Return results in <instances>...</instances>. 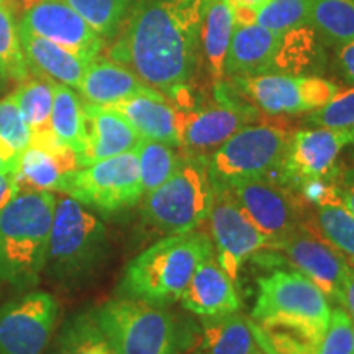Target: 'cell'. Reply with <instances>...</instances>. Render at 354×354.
<instances>
[{
    "label": "cell",
    "mask_w": 354,
    "mask_h": 354,
    "mask_svg": "<svg viewBox=\"0 0 354 354\" xmlns=\"http://www.w3.org/2000/svg\"><path fill=\"white\" fill-rule=\"evenodd\" d=\"M351 146H353V151H354V138H353V141H351Z\"/></svg>",
    "instance_id": "cell-47"
},
{
    "label": "cell",
    "mask_w": 354,
    "mask_h": 354,
    "mask_svg": "<svg viewBox=\"0 0 354 354\" xmlns=\"http://www.w3.org/2000/svg\"><path fill=\"white\" fill-rule=\"evenodd\" d=\"M353 138L354 130L312 127L294 131L277 171V180L281 179L295 192L313 180H335L339 154Z\"/></svg>",
    "instance_id": "cell-12"
},
{
    "label": "cell",
    "mask_w": 354,
    "mask_h": 354,
    "mask_svg": "<svg viewBox=\"0 0 354 354\" xmlns=\"http://www.w3.org/2000/svg\"><path fill=\"white\" fill-rule=\"evenodd\" d=\"M84 115L86 148L77 159L79 167L133 151L141 141L135 128L117 110L84 102Z\"/></svg>",
    "instance_id": "cell-18"
},
{
    "label": "cell",
    "mask_w": 354,
    "mask_h": 354,
    "mask_svg": "<svg viewBox=\"0 0 354 354\" xmlns=\"http://www.w3.org/2000/svg\"><path fill=\"white\" fill-rule=\"evenodd\" d=\"M55 354H117L100 330L94 313H81L66 323Z\"/></svg>",
    "instance_id": "cell-30"
},
{
    "label": "cell",
    "mask_w": 354,
    "mask_h": 354,
    "mask_svg": "<svg viewBox=\"0 0 354 354\" xmlns=\"http://www.w3.org/2000/svg\"><path fill=\"white\" fill-rule=\"evenodd\" d=\"M141 201L145 221L159 233L183 234L205 223L214 201L205 154L183 151L174 174Z\"/></svg>",
    "instance_id": "cell-5"
},
{
    "label": "cell",
    "mask_w": 354,
    "mask_h": 354,
    "mask_svg": "<svg viewBox=\"0 0 354 354\" xmlns=\"http://www.w3.org/2000/svg\"><path fill=\"white\" fill-rule=\"evenodd\" d=\"M207 6L209 0H133L107 57L169 99L196 74Z\"/></svg>",
    "instance_id": "cell-1"
},
{
    "label": "cell",
    "mask_w": 354,
    "mask_h": 354,
    "mask_svg": "<svg viewBox=\"0 0 354 354\" xmlns=\"http://www.w3.org/2000/svg\"><path fill=\"white\" fill-rule=\"evenodd\" d=\"M214 253V241L205 233L167 234L128 263L122 297L166 307L180 299L202 261Z\"/></svg>",
    "instance_id": "cell-3"
},
{
    "label": "cell",
    "mask_w": 354,
    "mask_h": 354,
    "mask_svg": "<svg viewBox=\"0 0 354 354\" xmlns=\"http://www.w3.org/2000/svg\"><path fill=\"white\" fill-rule=\"evenodd\" d=\"M313 354H354V325L346 308H331L330 325Z\"/></svg>",
    "instance_id": "cell-38"
},
{
    "label": "cell",
    "mask_w": 354,
    "mask_h": 354,
    "mask_svg": "<svg viewBox=\"0 0 354 354\" xmlns=\"http://www.w3.org/2000/svg\"><path fill=\"white\" fill-rule=\"evenodd\" d=\"M233 26V8L228 0H209L198 37V61L209 73L214 86L225 81V59Z\"/></svg>",
    "instance_id": "cell-24"
},
{
    "label": "cell",
    "mask_w": 354,
    "mask_h": 354,
    "mask_svg": "<svg viewBox=\"0 0 354 354\" xmlns=\"http://www.w3.org/2000/svg\"><path fill=\"white\" fill-rule=\"evenodd\" d=\"M92 313L117 354H179V331L165 305L120 297Z\"/></svg>",
    "instance_id": "cell-6"
},
{
    "label": "cell",
    "mask_w": 354,
    "mask_h": 354,
    "mask_svg": "<svg viewBox=\"0 0 354 354\" xmlns=\"http://www.w3.org/2000/svg\"><path fill=\"white\" fill-rule=\"evenodd\" d=\"M102 38L113 39L133 0H64Z\"/></svg>",
    "instance_id": "cell-36"
},
{
    "label": "cell",
    "mask_w": 354,
    "mask_h": 354,
    "mask_svg": "<svg viewBox=\"0 0 354 354\" xmlns=\"http://www.w3.org/2000/svg\"><path fill=\"white\" fill-rule=\"evenodd\" d=\"M315 223L318 233L339 251L349 263H354V215L343 203L326 201L315 205Z\"/></svg>",
    "instance_id": "cell-32"
},
{
    "label": "cell",
    "mask_w": 354,
    "mask_h": 354,
    "mask_svg": "<svg viewBox=\"0 0 354 354\" xmlns=\"http://www.w3.org/2000/svg\"><path fill=\"white\" fill-rule=\"evenodd\" d=\"M308 25L326 46L354 41V0H312Z\"/></svg>",
    "instance_id": "cell-29"
},
{
    "label": "cell",
    "mask_w": 354,
    "mask_h": 354,
    "mask_svg": "<svg viewBox=\"0 0 354 354\" xmlns=\"http://www.w3.org/2000/svg\"><path fill=\"white\" fill-rule=\"evenodd\" d=\"M19 37L30 74L79 88L91 61L20 26Z\"/></svg>",
    "instance_id": "cell-21"
},
{
    "label": "cell",
    "mask_w": 354,
    "mask_h": 354,
    "mask_svg": "<svg viewBox=\"0 0 354 354\" xmlns=\"http://www.w3.org/2000/svg\"><path fill=\"white\" fill-rule=\"evenodd\" d=\"M353 317V315H351ZM353 325H354V317H353Z\"/></svg>",
    "instance_id": "cell-48"
},
{
    "label": "cell",
    "mask_w": 354,
    "mask_h": 354,
    "mask_svg": "<svg viewBox=\"0 0 354 354\" xmlns=\"http://www.w3.org/2000/svg\"><path fill=\"white\" fill-rule=\"evenodd\" d=\"M216 102L209 107L179 110L180 149L209 154L243 127L254 123L259 110L238 97L227 82L214 86Z\"/></svg>",
    "instance_id": "cell-11"
},
{
    "label": "cell",
    "mask_w": 354,
    "mask_h": 354,
    "mask_svg": "<svg viewBox=\"0 0 354 354\" xmlns=\"http://www.w3.org/2000/svg\"><path fill=\"white\" fill-rule=\"evenodd\" d=\"M30 130L12 94L0 99V159L19 169L20 154L28 148Z\"/></svg>",
    "instance_id": "cell-34"
},
{
    "label": "cell",
    "mask_w": 354,
    "mask_h": 354,
    "mask_svg": "<svg viewBox=\"0 0 354 354\" xmlns=\"http://www.w3.org/2000/svg\"><path fill=\"white\" fill-rule=\"evenodd\" d=\"M336 196L344 209L354 215V169L343 177L342 183L336 184Z\"/></svg>",
    "instance_id": "cell-41"
},
{
    "label": "cell",
    "mask_w": 354,
    "mask_h": 354,
    "mask_svg": "<svg viewBox=\"0 0 354 354\" xmlns=\"http://www.w3.org/2000/svg\"><path fill=\"white\" fill-rule=\"evenodd\" d=\"M335 69L344 82L354 86V41L335 48Z\"/></svg>",
    "instance_id": "cell-39"
},
{
    "label": "cell",
    "mask_w": 354,
    "mask_h": 354,
    "mask_svg": "<svg viewBox=\"0 0 354 354\" xmlns=\"http://www.w3.org/2000/svg\"><path fill=\"white\" fill-rule=\"evenodd\" d=\"M87 104L109 105L143 94H156V88L146 86L141 79L120 63L97 56L87 66L77 88Z\"/></svg>",
    "instance_id": "cell-22"
},
{
    "label": "cell",
    "mask_w": 354,
    "mask_h": 354,
    "mask_svg": "<svg viewBox=\"0 0 354 354\" xmlns=\"http://www.w3.org/2000/svg\"><path fill=\"white\" fill-rule=\"evenodd\" d=\"M245 215L274 246L310 223L305 201L271 177H253L225 185Z\"/></svg>",
    "instance_id": "cell-10"
},
{
    "label": "cell",
    "mask_w": 354,
    "mask_h": 354,
    "mask_svg": "<svg viewBox=\"0 0 354 354\" xmlns=\"http://www.w3.org/2000/svg\"><path fill=\"white\" fill-rule=\"evenodd\" d=\"M207 220L216 261L233 282L238 281L243 264L251 256L263 250L272 251L271 240L254 227L225 185L214 184V201Z\"/></svg>",
    "instance_id": "cell-13"
},
{
    "label": "cell",
    "mask_w": 354,
    "mask_h": 354,
    "mask_svg": "<svg viewBox=\"0 0 354 354\" xmlns=\"http://www.w3.org/2000/svg\"><path fill=\"white\" fill-rule=\"evenodd\" d=\"M225 82L238 97L271 117L310 113L339 92L328 79L300 74H259L225 79Z\"/></svg>",
    "instance_id": "cell-9"
},
{
    "label": "cell",
    "mask_w": 354,
    "mask_h": 354,
    "mask_svg": "<svg viewBox=\"0 0 354 354\" xmlns=\"http://www.w3.org/2000/svg\"><path fill=\"white\" fill-rule=\"evenodd\" d=\"M57 302L46 292H26L0 307V354H43L57 320Z\"/></svg>",
    "instance_id": "cell-14"
},
{
    "label": "cell",
    "mask_w": 354,
    "mask_h": 354,
    "mask_svg": "<svg viewBox=\"0 0 354 354\" xmlns=\"http://www.w3.org/2000/svg\"><path fill=\"white\" fill-rule=\"evenodd\" d=\"M109 107L117 110L141 138L180 148L179 110L161 92L130 97Z\"/></svg>",
    "instance_id": "cell-20"
},
{
    "label": "cell",
    "mask_w": 354,
    "mask_h": 354,
    "mask_svg": "<svg viewBox=\"0 0 354 354\" xmlns=\"http://www.w3.org/2000/svg\"><path fill=\"white\" fill-rule=\"evenodd\" d=\"M56 190L87 209L104 214L133 207L143 197L136 151L133 149L66 172Z\"/></svg>",
    "instance_id": "cell-8"
},
{
    "label": "cell",
    "mask_w": 354,
    "mask_h": 354,
    "mask_svg": "<svg viewBox=\"0 0 354 354\" xmlns=\"http://www.w3.org/2000/svg\"><path fill=\"white\" fill-rule=\"evenodd\" d=\"M310 6L312 0H263L253 7V19L256 25L282 35L308 25Z\"/></svg>",
    "instance_id": "cell-35"
},
{
    "label": "cell",
    "mask_w": 354,
    "mask_h": 354,
    "mask_svg": "<svg viewBox=\"0 0 354 354\" xmlns=\"http://www.w3.org/2000/svg\"><path fill=\"white\" fill-rule=\"evenodd\" d=\"M290 128L281 123H251L205 154L210 179L230 185L253 177H271L279 171L289 146Z\"/></svg>",
    "instance_id": "cell-7"
},
{
    "label": "cell",
    "mask_w": 354,
    "mask_h": 354,
    "mask_svg": "<svg viewBox=\"0 0 354 354\" xmlns=\"http://www.w3.org/2000/svg\"><path fill=\"white\" fill-rule=\"evenodd\" d=\"M176 148L177 146L161 143V141L141 138L135 151L138 156L143 196L165 184L179 167L183 161V153H177Z\"/></svg>",
    "instance_id": "cell-31"
},
{
    "label": "cell",
    "mask_w": 354,
    "mask_h": 354,
    "mask_svg": "<svg viewBox=\"0 0 354 354\" xmlns=\"http://www.w3.org/2000/svg\"><path fill=\"white\" fill-rule=\"evenodd\" d=\"M0 71L8 81L24 82L30 77L15 21V2H0Z\"/></svg>",
    "instance_id": "cell-33"
},
{
    "label": "cell",
    "mask_w": 354,
    "mask_h": 354,
    "mask_svg": "<svg viewBox=\"0 0 354 354\" xmlns=\"http://www.w3.org/2000/svg\"><path fill=\"white\" fill-rule=\"evenodd\" d=\"M77 167V156L73 149L48 151L28 145V148L20 154L17 169L20 192L24 187L26 190H56L61 177Z\"/></svg>",
    "instance_id": "cell-25"
},
{
    "label": "cell",
    "mask_w": 354,
    "mask_h": 354,
    "mask_svg": "<svg viewBox=\"0 0 354 354\" xmlns=\"http://www.w3.org/2000/svg\"><path fill=\"white\" fill-rule=\"evenodd\" d=\"M8 172H17V171L12 169L10 166L6 165V162H3L2 159H0V174H8Z\"/></svg>",
    "instance_id": "cell-46"
},
{
    "label": "cell",
    "mask_w": 354,
    "mask_h": 354,
    "mask_svg": "<svg viewBox=\"0 0 354 354\" xmlns=\"http://www.w3.org/2000/svg\"><path fill=\"white\" fill-rule=\"evenodd\" d=\"M323 57H325L323 43L315 30L310 25L297 26V28L281 35L271 74L308 76L304 73L322 69Z\"/></svg>",
    "instance_id": "cell-26"
},
{
    "label": "cell",
    "mask_w": 354,
    "mask_h": 354,
    "mask_svg": "<svg viewBox=\"0 0 354 354\" xmlns=\"http://www.w3.org/2000/svg\"><path fill=\"white\" fill-rule=\"evenodd\" d=\"M56 197L51 190H24L0 212V284L30 289L46 268Z\"/></svg>",
    "instance_id": "cell-2"
},
{
    "label": "cell",
    "mask_w": 354,
    "mask_h": 354,
    "mask_svg": "<svg viewBox=\"0 0 354 354\" xmlns=\"http://www.w3.org/2000/svg\"><path fill=\"white\" fill-rule=\"evenodd\" d=\"M281 35L261 25H234L225 59V79L271 74Z\"/></svg>",
    "instance_id": "cell-19"
},
{
    "label": "cell",
    "mask_w": 354,
    "mask_h": 354,
    "mask_svg": "<svg viewBox=\"0 0 354 354\" xmlns=\"http://www.w3.org/2000/svg\"><path fill=\"white\" fill-rule=\"evenodd\" d=\"M19 26L88 61L105 46V39L64 0H39L24 8Z\"/></svg>",
    "instance_id": "cell-16"
},
{
    "label": "cell",
    "mask_w": 354,
    "mask_h": 354,
    "mask_svg": "<svg viewBox=\"0 0 354 354\" xmlns=\"http://www.w3.org/2000/svg\"><path fill=\"white\" fill-rule=\"evenodd\" d=\"M307 127L331 128V130H354V87L339 91L333 99L305 118Z\"/></svg>",
    "instance_id": "cell-37"
},
{
    "label": "cell",
    "mask_w": 354,
    "mask_h": 354,
    "mask_svg": "<svg viewBox=\"0 0 354 354\" xmlns=\"http://www.w3.org/2000/svg\"><path fill=\"white\" fill-rule=\"evenodd\" d=\"M230 6L236 7V6H246V7H256L259 6L263 0H228Z\"/></svg>",
    "instance_id": "cell-43"
},
{
    "label": "cell",
    "mask_w": 354,
    "mask_h": 354,
    "mask_svg": "<svg viewBox=\"0 0 354 354\" xmlns=\"http://www.w3.org/2000/svg\"><path fill=\"white\" fill-rule=\"evenodd\" d=\"M179 300L185 310L201 318L232 315L241 308L236 286L221 269L215 253L202 261Z\"/></svg>",
    "instance_id": "cell-17"
},
{
    "label": "cell",
    "mask_w": 354,
    "mask_h": 354,
    "mask_svg": "<svg viewBox=\"0 0 354 354\" xmlns=\"http://www.w3.org/2000/svg\"><path fill=\"white\" fill-rule=\"evenodd\" d=\"M13 2H15V3H20V6H21V10H24V8L30 7V6H33V3L39 2V0H13Z\"/></svg>",
    "instance_id": "cell-45"
},
{
    "label": "cell",
    "mask_w": 354,
    "mask_h": 354,
    "mask_svg": "<svg viewBox=\"0 0 354 354\" xmlns=\"http://www.w3.org/2000/svg\"><path fill=\"white\" fill-rule=\"evenodd\" d=\"M272 251H281L292 266L310 279L328 300L342 302L351 263L336 251L317 228L307 223L279 241Z\"/></svg>",
    "instance_id": "cell-15"
},
{
    "label": "cell",
    "mask_w": 354,
    "mask_h": 354,
    "mask_svg": "<svg viewBox=\"0 0 354 354\" xmlns=\"http://www.w3.org/2000/svg\"><path fill=\"white\" fill-rule=\"evenodd\" d=\"M51 128L56 138L76 153L79 159L86 148V115L84 102L73 87L55 82Z\"/></svg>",
    "instance_id": "cell-27"
},
{
    "label": "cell",
    "mask_w": 354,
    "mask_h": 354,
    "mask_svg": "<svg viewBox=\"0 0 354 354\" xmlns=\"http://www.w3.org/2000/svg\"><path fill=\"white\" fill-rule=\"evenodd\" d=\"M0 2H3V0H0Z\"/></svg>",
    "instance_id": "cell-49"
},
{
    "label": "cell",
    "mask_w": 354,
    "mask_h": 354,
    "mask_svg": "<svg viewBox=\"0 0 354 354\" xmlns=\"http://www.w3.org/2000/svg\"><path fill=\"white\" fill-rule=\"evenodd\" d=\"M110 251L109 233L99 216L68 196L56 198L46 268L51 277L74 286L92 277Z\"/></svg>",
    "instance_id": "cell-4"
},
{
    "label": "cell",
    "mask_w": 354,
    "mask_h": 354,
    "mask_svg": "<svg viewBox=\"0 0 354 354\" xmlns=\"http://www.w3.org/2000/svg\"><path fill=\"white\" fill-rule=\"evenodd\" d=\"M20 184L17 172H8V174H0V212L3 207L12 201L13 197L19 196Z\"/></svg>",
    "instance_id": "cell-40"
},
{
    "label": "cell",
    "mask_w": 354,
    "mask_h": 354,
    "mask_svg": "<svg viewBox=\"0 0 354 354\" xmlns=\"http://www.w3.org/2000/svg\"><path fill=\"white\" fill-rule=\"evenodd\" d=\"M339 304L344 305V308L348 310L349 315L354 317V263H351V268H349L346 284H344L342 302Z\"/></svg>",
    "instance_id": "cell-42"
},
{
    "label": "cell",
    "mask_w": 354,
    "mask_h": 354,
    "mask_svg": "<svg viewBox=\"0 0 354 354\" xmlns=\"http://www.w3.org/2000/svg\"><path fill=\"white\" fill-rule=\"evenodd\" d=\"M202 320L201 333L187 354H266L254 335L253 322L240 312Z\"/></svg>",
    "instance_id": "cell-23"
},
{
    "label": "cell",
    "mask_w": 354,
    "mask_h": 354,
    "mask_svg": "<svg viewBox=\"0 0 354 354\" xmlns=\"http://www.w3.org/2000/svg\"><path fill=\"white\" fill-rule=\"evenodd\" d=\"M8 82H10V81H8V77L2 73V71H0V95L3 94V91H6V88H7Z\"/></svg>",
    "instance_id": "cell-44"
},
{
    "label": "cell",
    "mask_w": 354,
    "mask_h": 354,
    "mask_svg": "<svg viewBox=\"0 0 354 354\" xmlns=\"http://www.w3.org/2000/svg\"><path fill=\"white\" fill-rule=\"evenodd\" d=\"M53 95H55V82L38 76L20 82V86L12 92L13 100L19 105L21 117L30 130V141L53 133Z\"/></svg>",
    "instance_id": "cell-28"
}]
</instances>
